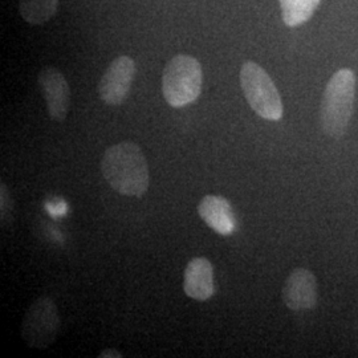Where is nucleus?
Wrapping results in <instances>:
<instances>
[{
	"mask_svg": "<svg viewBox=\"0 0 358 358\" xmlns=\"http://www.w3.org/2000/svg\"><path fill=\"white\" fill-rule=\"evenodd\" d=\"M284 304L294 312L313 309L317 304V282L307 268H296L282 288Z\"/></svg>",
	"mask_w": 358,
	"mask_h": 358,
	"instance_id": "nucleus-8",
	"label": "nucleus"
},
{
	"mask_svg": "<svg viewBox=\"0 0 358 358\" xmlns=\"http://www.w3.org/2000/svg\"><path fill=\"white\" fill-rule=\"evenodd\" d=\"M59 0H19V13L23 20L40 26L50 22L57 13Z\"/></svg>",
	"mask_w": 358,
	"mask_h": 358,
	"instance_id": "nucleus-11",
	"label": "nucleus"
},
{
	"mask_svg": "<svg viewBox=\"0 0 358 358\" xmlns=\"http://www.w3.org/2000/svg\"><path fill=\"white\" fill-rule=\"evenodd\" d=\"M202 65L190 55L174 56L164 69L162 92L166 103L173 108L194 103L202 92Z\"/></svg>",
	"mask_w": 358,
	"mask_h": 358,
	"instance_id": "nucleus-3",
	"label": "nucleus"
},
{
	"mask_svg": "<svg viewBox=\"0 0 358 358\" xmlns=\"http://www.w3.org/2000/svg\"><path fill=\"white\" fill-rule=\"evenodd\" d=\"M239 77L244 97L256 115L269 121L282 120V97L268 73L254 62H245Z\"/></svg>",
	"mask_w": 358,
	"mask_h": 358,
	"instance_id": "nucleus-4",
	"label": "nucleus"
},
{
	"mask_svg": "<svg viewBox=\"0 0 358 358\" xmlns=\"http://www.w3.org/2000/svg\"><path fill=\"white\" fill-rule=\"evenodd\" d=\"M101 171L112 189L122 195L141 198L149 190V166L141 148L134 142H120L108 148Z\"/></svg>",
	"mask_w": 358,
	"mask_h": 358,
	"instance_id": "nucleus-1",
	"label": "nucleus"
},
{
	"mask_svg": "<svg viewBox=\"0 0 358 358\" xmlns=\"http://www.w3.org/2000/svg\"><path fill=\"white\" fill-rule=\"evenodd\" d=\"M0 199H1V223L7 224L10 222V219L13 217V203L8 189L4 183H1L0 186Z\"/></svg>",
	"mask_w": 358,
	"mask_h": 358,
	"instance_id": "nucleus-13",
	"label": "nucleus"
},
{
	"mask_svg": "<svg viewBox=\"0 0 358 358\" xmlns=\"http://www.w3.org/2000/svg\"><path fill=\"white\" fill-rule=\"evenodd\" d=\"M60 332V315L51 297H38L28 308L22 321L20 333L27 345L34 349H47Z\"/></svg>",
	"mask_w": 358,
	"mask_h": 358,
	"instance_id": "nucleus-5",
	"label": "nucleus"
},
{
	"mask_svg": "<svg viewBox=\"0 0 358 358\" xmlns=\"http://www.w3.org/2000/svg\"><path fill=\"white\" fill-rule=\"evenodd\" d=\"M38 85L51 120L63 122L71 106V88L64 75L57 68L45 66L38 73Z\"/></svg>",
	"mask_w": 358,
	"mask_h": 358,
	"instance_id": "nucleus-7",
	"label": "nucleus"
},
{
	"mask_svg": "<svg viewBox=\"0 0 358 358\" xmlns=\"http://www.w3.org/2000/svg\"><path fill=\"white\" fill-rule=\"evenodd\" d=\"M185 294L196 301H206L215 294L214 268L206 257H194L185 269Z\"/></svg>",
	"mask_w": 358,
	"mask_h": 358,
	"instance_id": "nucleus-9",
	"label": "nucleus"
},
{
	"mask_svg": "<svg viewBox=\"0 0 358 358\" xmlns=\"http://www.w3.org/2000/svg\"><path fill=\"white\" fill-rule=\"evenodd\" d=\"M47 211L51 214L52 217H63L68 213V206L63 201H55V202H48L47 203Z\"/></svg>",
	"mask_w": 358,
	"mask_h": 358,
	"instance_id": "nucleus-14",
	"label": "nucleus"
},
{
	"mask_svg": "<svg viewBox=\"0 0 358 358\" xmlns=\"http://www.w3.org/2000/svg\"><path fill=\"white\" fill-rule=\"evenodd\" d=\"M321 0H280L282 22L285 26L299 27L308 22Z\"/></svg>",
	"mask_w": 358,
	"mask_h": 358,
	"instance_id": "nucleus-12",
	"label": "nucleus"
},
{
	"mask_svg": "<svg viewBox=\"0 0 358 358\" xmlns=\"http://www.w3.org/2000/svg\"><path fill=\"white\" fill-rule=\"evenodd\" d=\"M99 357L121 358L122 357V353H120V352H118V350H115V349H105V350H103V352L99 355Z\"/></svg>",
	"mask_w": 358,
	"mask_h": 358,
	"instance_id": "nucleus-15",
	"label": "nucleus"
},
{
	"mask_svg": "<svg viewBox=\"0 0 358 358\" xmlns=\"http://www.w3.org/2000/svg\"><path fill=\"white\" fill-rule=\"evenodd\" d=\"M356 76L352 69L337 71L328 81L321 103V127L333 138L345 134L353 115Z\"/></svg>",
	"mask_w": 358,
	"mask_h": 358,
	"instance_id": "nucleus-2",
	"label": "nucleus"
},
{
	"mask_svg": "<svg viewBox=\"0 0 358 358\" xmlns=\"http://www.w3.org/2000/svg\"><path fill=\"white\" fill-rule=\"evenodd\" d=\"M199 217L206 224L222 236L231 235L236 227L230 202L220 195H206L198 206Z\"/></svg>",
	"mask_w": 358,
	"mask_h": 358,
	"instance_id": "nucleus-10",
	"label": "nucleus"
},
{
	"mask_svg": "<svg viewBox=\"0 0 358 358\" xmlns=\"http://www.w3.org/2000/svg\"><path fill=\"white\" fill-rule=\"evenodd\" d=\"M134 76L136 63L131 57L122 55L115 59L106 68L99 84V93L103 103L112 106L125 103Z\"/></svg>",
	"mask_w": 358,
	"mask_h": 358,
	"instance_id": "nucleus-6",
	"label": "nucleus"
}]
</instances>
